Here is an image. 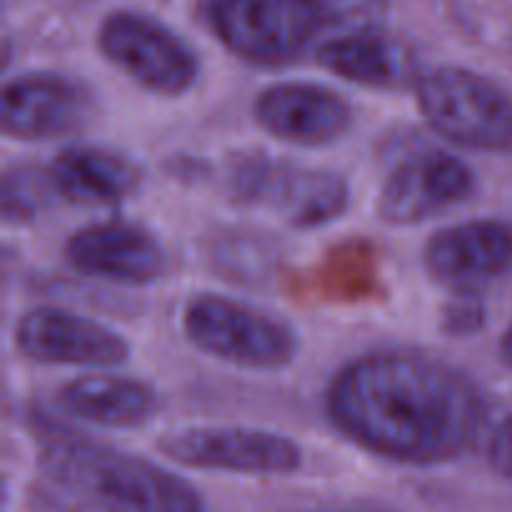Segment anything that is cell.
I'll use <instances>...</instances> for the list:
<instances>
[{
  "mask_svg": "<svg viewBox=\"0 0 512 512\" xmlns=\"http://www.w3.org/2000/svg\"><path fill=\"white\" fill-rule=\"evenodd\" d=\"M323 410L335 433L395 465L438 468L465 458L488 428L483 388L428 350L383 348L330 378Z\"/></svg>",
  "mask_w": 512,
  "mask_h": 512,
  "instance_id": "6da1fadb",
  "label": "cell"
},
{
  "mask_svg": "<svg viewBox=\"0 0 512 512\" xmlns=\"http://www.w3.org/2000/svg\"><path fill=\"white\" fill-rule=\"evenodd\" d=\"M45 438L43 470L100 512H205V498L188 478L143 455L53 428Z\"/></svg>",
  "mask_w": 512,
  "mask_h": 512,
  "instance_id": "7a4b0ae2",
  "label": "cell"
},
{
  "mask_svg": "<svg viewBox=\"0 0 512 512\" xmlns=\"http://www.w3.org/2000/svg\"><path fill=\"white\" fill-rule=\"evenodd\" d=\"M225 195L245 210H268L293 230H320L350 210L348 178L323 165H303L268 150H240L223 170Z\"/></svg>",
  "mask_w": 512,
  "mask_h": 512,
  "instance_id": "3957f363",
  "label": "cell"
},
{
  "mask_svg": "<svg viewBox=\"0 0 512 512\" xmlns=\"http://www.w3.org/2000/svg\"><path fill=\"white\" fill-rule=\"evenodd\" d=\"M180 328L198 353L253 373H280L300 353V333L290 320L215 290L195 293L183 305Z\"/></svg>",
  "mask_w": 512,
  "mask_h": 512,
  "instance_id": "277c9868",
  "label": "cell"
},
{
  "mask_svg": "<svg viewBox=\"0 0 512 512\" xmlns=\"http://www.w3.org/2000/svg\"><path fill=\"white\" fill-rule=\"evenodd\" d=\"M203 20L228 53L255 68H285L330 30L318 0H205Z\"/></svg>",
  "mask_w": 512,
  "mask_h": 512,
  "instance_id": "5b68a950",
  "label": "cell"
},
{
  "mask_svg": "<svg viewBox=\"0 0 512 512\" xmlns=\"http://www.w3.org/2000/svg\"><path fill=\"white\" fill-rule=\"evenodd\" d=\"M425 123L450 145L473 153H512V88L465 68L438 65L415 80Z\"/></svg>",
  "mask_w": 512,
  "mask_h": 512,
  "instance_id": "8992f818",
  "label": "cell"
},
{
  "mask_svg": "<svg viewBox=\"0 0 512 512\" xmlns=\"http://www.w3.org/2000/svg\"><path fill=\"white\" fill-rule=\"evenodd\" d=\"M95 43L118 73L160 98H180L200 78V55L193 45L143 10L120 8L105 15Z\"/></svg>",
  "mask_w": 512,
  "mask_h": 512,
  "instance_id": "52a82bcc",
  "label": "cell"
},
{
  "mask_svg": "<svg viewBox=\"0 0 512 512\" xmlns=\"http://www.w3.org/2000/svg\"><path fill=\"white\" fill-rule=\"evenodd\" d=\"M173 463L205 473L285 478L303 468V448L290 435L250 425H193L158 445Z\"/></svg>",
  "mask_w": 512,
  "mask_h": 512,
  "instance_id": "ba28073f",
  "label": "cell"
},
{
  "mask_svg": "<svg viewBox=\"0 0 512 512\" xmlns=\"http://www.w3.org/2000/svg\"><path fill=\"white\" fill-rule=\"evenodd\" d=\"M13 343L30 363L55 368L110 370L133 355V345L120 330L63 305L25 310L15 320Z\"/></svg>",
  "mask_w": 512,
  "mask_h": 512,
  "instance_id": "9c48e42d",
  "label": "cell"
},
{
  "mask_svg": "<svg viewBox=\"0 0 512 512\" xmlns=\"http://www.w3.org/2000/svg\"><path fill=\"white\" fill-rule=\"evenodd\" d=\"M473 165L458 153L430 148L398 160L380 185L378 218L390 228L428 223L475 193Z\"/></svg>",
  "mask_w": 512,
  "mask_h": 512,
  "instance_id": "30bf717a",
  "label": "cell"
},
{
  "mask_svg": "<svg viewBox=\"0 0 512 512\" xmlns=\"http://www.w3.org/2000/svg\"><path fill=\"white\" fill-rule=\"evenodd\" d=\"M95 113L93 90L83 80L55 70L15 75L0 95V128L20 143L68 138L88 128Z\"/></svg>",
  "mask_w": 512,
  "mask_h": 512,
  "instance_id": "8fae6325",
  "label": "cell"
},
{
  "mask_svg": "<svg viewBox=\"0 0 512 512\" xmlns=\"http://www.w3.org/2000/svg\"><path fill=\"white\" fill-rule=\"evenodd\" d=\"M65 263L85 278L123 288H148L168 273V250L158 233L133 220H100L73 230L63 245Z\"/></svg>",
  "mask_w": 512,
  "mask_h": 512,
  "instance_id": "7c38bea8",
  "label": "cell"
},
{
  "mask_svg": "<svg viewBox=\"0 0 512 512\" xmlns=\"http://www.w3.org/2000/svg\"><path fill=\"white\" fill-rule=\"evenodd\" d=\"M253 118L268 135L295 148H328L355 125V110L343 93L313 80H280L260 90Z\"/></svg>",
  "mask_w": 512,
  "mask_h": 512,
  "instance_id": "4fadbf2b",
  "label": "cell"
},
{
  "mask_svg": "<svg viewBox=\"0 0 512 512\" xmlns=\"http://www.w3.org/2000/svg\"><path fill=\"white\" fill-rule=\"evenodd\" d=\"M423 268L453 293L480 290L512 268V223L470 218L435 230L423 248Z\"/></svg>",
  "mask_w": 512,
  "mask_h": 512,
  "instance_id": "5bb4252c",
  "label": "cell"
},
{
  "mask_svg": "<svg viewBox=\"0 0 512 512\" xmlns=\"http://www.w3.org/2000/svg\"><path fill=\"white\" fill-rule=\"evenodd\" d=\"M58 198L88 208H110L133 198L143 185V168L108 145L75 143L48 165Z\"/></svg>",
  "mask_w": 512,
  "mask_h": 512,
  "instance_id": "9a60e30c",
  "label": "cell"
},
{
  "mask_svg": "<svg viewBox=\"0 0 512 512\" xmlns=\"http://www.w3.org/2000/svg\"><path fill=\"white\" fill-rule=\"evenodd\" d=\"M315 55L328 73L368 90H398L420 75L408 45L380 25L328 35Z\"/></svg>",
  "mask_w": 512,
  "mask_h": 512,
  "instance_id": "2e32d148",
  "label": "cell"
},
{
  "mask_svg": "<svg viewBox=\"0 0 512 512\" xmlns=\"http://www.w3.org/2000/svg\"><path fill=\"white\" fill-rule=\"evenodd\" d=\"M58 405L70 418L95 428L138 430L153 423L163 400L148 380L98 370L68 380L58 390Z\"/></svg>",
  "mask_w": 512,
  "mask_h": 512,
  "instance_id": "e0dca14e",
  "label": "cell"
},
{
  "mask_svg": "<svg viewBox=\"0 0 512 512\" xmlns=\"http://www.w3.org/2000/svg\"><path fill=\"white\" fill-rule=\"evenodd\" d=\"M208 260L225 278L258 288L278 270L280 248L258 230L220 228L208 240Z\"/></svg>",
  "mask_w": 512,
  "mask_h": 512,
  "instance_id": "ac0fdd59",
  "label": "cell"
},
{
  "mask_svg": "<svg viewBox=\"0 0 512 512\" xmlns=\"http://www.w3.org/2000/svg\"><path fill=\"white\" fill-rule=\"evenodd\" d=\"M53 198H58L48 168L38 165H10L3 173V218L8 225H25L40 218L43 210L50 208Z\"/></svg>",
  "mask_w": 512,
  "mask_h": 512,
  "instance_id": "d6986e66",
  "label": "cell"
},
{
  "mask_svg": "<svg viewBox=\"0 0 512 512\" xmlns=\"http://www.w3.org/2000/svg\"><path fill=\"white\" fill-rule=\"evenodd\" d=\"M488 310L480 290H460L443 308V330L455 338H468L475 335L485 325Z\"/></svg>",
  "mask_w": 512,
  "mask_h": 512,
  "instance_id": "ffe728a7",
  "label": "cell"
},
{
  "mask_svg": "<svg viewBox=\"0 0 512 512\" xmlns=\"http://www.w3.org/2000/svg\"><path fill=\"white\" fill-rule=\"evenodd\" d=\"M325 10L330 30H358L378 25L385 0H318Z\"/></svg>",
  "mask_w": 512,
  "mask_h": 512,
  "instance_id": "44dd1931",
  "label": "cell"
},
{
  "mask_svg": "<svg viewBox=\"0 0 512 512\" xmlns=\"http://www.w3.org/2000/svg\"><path fill=\"white\" fill-rule=\"evenodd\" d=\"M485 455H488V465L493 468V473L512 483V413L505 415L490 430L488 443H485Z\"/></svg>",
  "mask_w": 512,
  "mask_h": 512,
  "instance_id": "7402d4cb",
  "label": "cell"
},
{
  "mask_svg": "<svg viewBox=\"0 0 512 512\" xmlns=\"http://www.w3.org/2000/svg\"><path fill=\"white\" fill-rule=\"evenodd\" d=\"M498 355H500V360H503L505 368H510V370H512V318H510V325H508V328H505L503 338H500Z\"/></svg>",
  "mask_w": 512,
  "mask_h": 512,
  "instance_id": "603a6c76",
  "label": "cell"
},
{
  "mask_svg": "<svg viewBox=\"0 0 512 512\" xmlns=\"http://www.w3.org/2000/svg\"><path fill=\"white\" fill-rule=\"evenodd\" d=\"M330 512H395V510H383V508H345V510H330Z\"/></svg>",
  "mask_w": 512,
  "mask_h": 512,
  "instance_id": "cb8c5ba5",
  "label": "cell"
}]
</instances>
